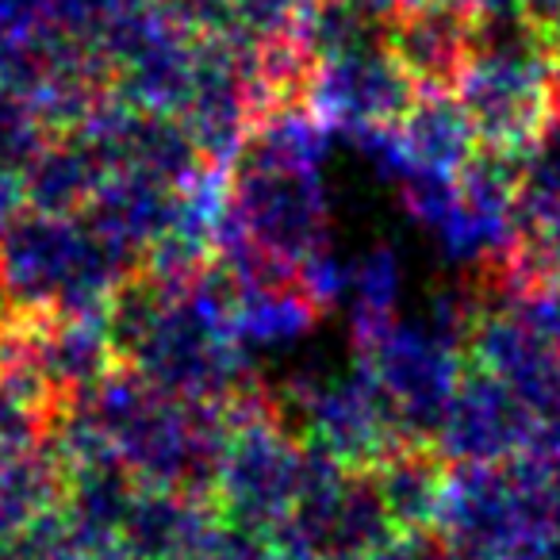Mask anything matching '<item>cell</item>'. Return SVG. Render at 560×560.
<instances>
[{
  "instance_id": "1",
  "label": "cell",
  "mask_w": 560,
  "mask_h": 560,
  "mask_svg": "<svg viewBox=\"0 0 560 560\" xmlns=\"http://www.w3.org/2000/svg\"><path fill=\"white\" fill-rule=\"evenodd\" d=\"M131 272H139V261L81 215L27 211L0 238V312L108 315Z\"/></svg>"
},
{
  "instance_id": "2",
  "label": "cell",
  "mask_w": 560,
  "mask_h": 560,
  "mask_svg": "<svg viewBox=\"0 0 560 560\" xmlns=\"http://www.w3.org/2000/svg\"><path fill=\"white\" fill-rule=\"evenodd\" d=\"M476 9H480L476 43L457 85H453V96L472 119L476 139L488 142V150L511 154L534 135L537 119H541V58L529 47L526 35L511 32L506 16L491 0H476Z\"/></svg>"
},
{
  "instance_id": "3",
  "label": "cell",
  "mask_w": 560,
  "mask_h": 560,
  "mask_svg": "<svg viewBox=\"0 0 560 560\" xmlns=\"http://www.w3.org/2000/svg\"><path fill=\"white\" fill-rule=\"evenodd\" d=\"M365 369L376 376L388 399L396 404L407 438L419 445H434L442 415L460 384L457 338L438 330L434 323H399L361 342Z\"/></svg>"
},
{
  "instance_id": "4",
  "label": "cell",
  "mask_w": 560,
  "mask_h": 560,
  "mask_svg": "<svg viewBox=\"0 0 560 560\" xmlns=\"http://www.w3.org/2000/svg\"><path fill=\"white\" fill-rule=\"evenodd\" d=\"M300 415H304L300 442L335 457L350 472H373L381 460L411 445L396 404L365 365L338 381L315 384L300 399Z\"/></svg>"
},
{
  "instance_id": "5",
  "label": "cell",
  "mask_w": 560,
  "mask_h": 560,
  "mask_svg": "<svg viewBox=\"0 0 560 560\" xmlns=\"http://www.w3.org/2000/svg\"><path fill=\"white\" fill-rule=\"evenodd\" d=\"M419 85L404 70L384 39L365 47L342 50V55L319 58L312 89H307V108L327 127H346L353 135L392 131L415 104Z\"/></svg>"
},
{
  "instance_id": "6",
  "label": "cell",
  "mask_w": 560,
  "mask_h": 560,
  "mask_svg": "<svg viewBox=\"0 0 560 560\" xmlns=\"http://www.w3.org/2000/svg\"><path fill=\"white\" fill-rule=\"evenodd\" d=\"M476 0H422L384 24V43L419 89H453L476 43Z\"/></svg>"
},
{
  "instance_id": "7",
  "label": "cell",
  "mask_w": 560,
  "mask_h": 560,
  "mask_svg": "<svg viewBox=\"0 0 560 560\" xmlns=\"http://www.w3.org/2000/svg\"><path fill=\"white\" fill-rule=\"evenodd\" d=\"M522 422L526 415H522L518 396L480 369V373L460 376L442 415V427H438L434 450L450 465H495L518 442Z\"/></svg>"
},
{
  "instance_id": "8",
  "label": "cell",
  "mask_w": 560,
  "mask_h": 560,
  "mask_svg": "<svg viewBox=\"0 0 560 560\" xmlns=\"http://www.w3.org/2000/svg\"><path fill=\"white\" fill-rule=\"evenodd\" d=\"M180 188L142 170H104L93 200L85 203L81 219L101 238L119 246L142 265L147 249L173 226Z\"/></svg>"
},
{
  "instance_id": "9",
  "label": "cell",
  "mask_w": 560,
  "mask_h": 560,
  "mask_svg": "<svg viewBox=\"0 0 560 560\" xmlns=\"http://www.w3.org/2000/svg\"><path fill=\"white\" fill-rule=\"evenodd\" d=\"M392 147L399 173L422 170L457 177L476 154V127L453 89H419L415 104L392 127Z\"/></svg>"
},
{
  "instance_id": "10",
  "label": "cell",
  "mask_w": 560,
  "mask_h": 560,
  "mask_svg": "<svg viewBox=\"0 0 560 560\" xmlns=\"http://www.w3.org/2000/svg\"><path fill=\"white\" fill-rule=\"evenodd\" d=\"M104 177V162L81 135H50L47 147L24 170L27 203L47 215H81Z\"/></svg>"
},
{
  "instance_id": "11",
  "label": "cell",
  "mask_w": 560,
  "mask_h": 560,
  "mask_svg": "<svg viewBox=\"0 0 560 560\" xmlns=\"http://www.w3.org/2000/svg\"><path fill=\"white\" fill-rule=\"evenodd\" d=\"M445 476H450V460L434 445H419V442L404 445V450H396L388 460H381L373 468L376 491H381L399 534H415V529L434 526Z\"/></svg>"
},
{
  "instance_id": "12",
  "label": "cell",
  "mask_w": 560,
  "mask_h": 560,
  "mask_svg": "<svg viewBox=\"0 0 560 560\" xmlns=\"http://www.w3.org/2000/svg\"><path fill=\"white\" fill-rule=\"evenodd\" d=\"M66 476L58 460L43 450H4L0 445V549H9L20 534L43 514L62 503Z\"/></svg>"
},
{
  "instance_id": "13",
  "label": "cell",
  "mask_w": 560,
  "mask_h": 560,
  "mask_svg": "<svg viewBox=\"0 0 560 560\" xmlns=\"http://www.w3.org/2000/svg\"><path fill=\"white\" fill-rule=\"evenodd\" d=\"M323 0H231L226 32L246 47H269V43H307L315 12Z\"/></svg>"
},
{
  "instance_id": "14",
  "label": "cell",
  "mask_w": 560,
  "mask_h": 560,
  "mask_svg": "<svg viewBox=\"0 0 560 560\" xmlns=\"http://www.w3.org/2000/svg\"><path fill=\"white\" fill-rule=\"evenodd\" d=\"M346 289L353 292V330L358 342L373 338L396 319V296H399V265L392 249H373L361 257L358 269L346 277Z\"/></svg>"
},
{
  "instance_id": "15",
  "label": "cell",
  "mask_w": 560,
  "mask_h": 560,
  "mask_svg": "<svg viewBox=\"0 0 560 560\" xmlns=\"http://www.w3.org/2000/svg\"><path fill=\"white\" fill-rule=\"evenodd\" d=\"M139 4H147V0H43V20L50 32L96 50L104 35Z\"/></svg>"
},
{
  "instance_id": "16",
  "label": "cell",
  "mask_w": 560,
  "mask_h": 560,
  "mask_svg": "<svg viewBox=\"0 0 560 560\" xmlns=\"http://www.w3.org/2000/svg\"><path fill=\"white\" fill-rule=\"evenodd\" d=\"M369 4H373V16L381 20V24H388V20H396V16H404V12L419 9L422 0H369Z\"/></svg>"
}]
</instances>
